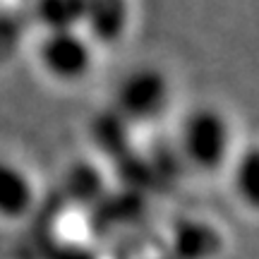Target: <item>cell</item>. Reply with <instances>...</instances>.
I'll list each match as a JSON object with an SVG mask.
<instances>
[{
	"label": "cell",
	"instance_id": "obj_6",
	"mask_svg": "<svg viewBox=\"0 0 259 259\" xmlns=\"http://www.w3.org/2000/svg\"><path fill=\"white\" fill-rule=\"evenodd\" d=\"M223 250L221 231L206 219H178L170 231V252L173 259H216Z\"/></svg>",
	"mask_w": 259,
	"mask_h": 259
},
{
	"label": "cell",
	"instance_id": "obj_3",
	"mask_svg": "<svg viewBox=\"0 0 259 259\" xmlns=\"http://www.w3.org/2000/svg\"><path fill=\"white\" fill-rule=\"evenodd\" d=\"M31 56L38 74L48 84L63 89L87 84L101 63V51L79 27L38 31Z\"/></svg>",
	"mask_w": 259,
	"mask_h": 259
},
{
	"label": "cell",
	"instance_id": "obj_1",
	"mask_svg": "<svg viewBox=\"0 0 259 259\" xmlns=\"http://www.w3.org/2000/svg\"><path fill=\"white\" fill-rule=\"evenodd\" d=\"M173 147L185 168L199 176H219L235 156L240 135L221 103L197 101L176 115Z\"/></svg>",
	"mask_w": 259,
	"mask_h": 259
},
{
	"label": "cell",
	"instance_id": "obj_2",
	"mask_svg": "<svg viewBox=\"0 0 259 259\" xmlns=\"http://www.w3.org/2000/svg\"><path fill=\"white\" fill-rule=\"evenodd\" d=\"M178 87L168 67L137 63L118 77L111 96V115L130 132L151 130L176 115Z\"/></svg>",
	"mask_w": 259,
	"mask_h": 259
},
{
	"label": "cell",
	"instance_id": "obj_4",
	"mask_svg": "<svg viewBox=\"0 0 259 259\" xmlns=\"http://www.w3.org/2000/svg\"><path fill=\"white\" fill-rule=\"evenodd\" d=\"M135 0H84L79 29L103 53L127 41L135 27Z\"/></svg>",
	"mask_w": 259,
	"mask_h": 259
},
{
	"label": "cell",
	"instance_id": "obj_7",
	"mask_svg": "<svg viewBox=\"0 0 259 259\" xmlns=\"http://www.w3.org/2000/svg\"><path fill=\"white\" fill-rule=\"evenodd\" d=\"M231 180L233 197L247 211L257 213L259 209V149L254 142H240V147L223 170Z\"/></svg>",
	"mask_w": 259,
	"mask_h": 259
},
{
	"label": "cell",
	"instance_id": "obj_8",
	"mask_svg": "<svg viewBox=\"0 0 259 259\" xmlns=\"http://www.w3.org/2000/svg\"><path fill=\"white\" fill-rule=\"evenodd\" d=\"M84 0H36L34 17L38 31L46 29H74L82 24Z\"/></svg>",
	"mask_w": 259,
	"mask_h": 259
},
{
	"label": "cell",
	"instance_id": "obj_5",
	"mask_svg": "<svg viewBox=\"0 0 259 259\" xmlns=\"http://www.w3.org/2000/svg\"><path fill=\"white\" fill-rule=\"evenodd\" d=\"M38 199L36 183L24 163L0 156V219L22 221L34 211Z\"/></svg>",
	"mask_w": 259,
	"mask_h": 259
},
{
	"label": "cell",
	"instance_id": "obj_9",
	"mask_svg": "<svg viewBox=\"0 0 259 259\" xmlns=\"http://www.w3.org/2000/svg\"><path fill=\"white\" fill-rule=\"evenodd\" d=\"M158 259H173V257H168V254H166V257H158Z\"/></svg>",
	"mask_w": 259,
	"mask_h": 259
}]
</instances>
